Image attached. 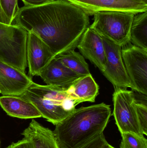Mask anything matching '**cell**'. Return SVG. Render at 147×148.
I'll return each instance as SVG.
<instances>
[{"label":"cell","instance_id":"1","mask_svg":"<svg viewBox=\"0 0 147 148\" xmlns=\"http://www.w3.org/2000/svg\"><path fill=\"white\" fill-rule=\"evenodd\" d=\"M14 21L16 25L39 36L55 56L75 50L90 26L89 16L67 0L23 6L19 8Z\"/></svg>","mask_w":147,"mask_h":148},{"label":"cell","instance_id":"2","mask_svg":"<svg viewBox=\"0 0 147 148\" xmlns=\"http://www.w3.org/2000/svg\"><path fill=\"white\" fill-rule=\"evenodd\" d=\"M111 115L104 103L75 109L53 131L60 148H78L103 133Z\"/></svg>","mask_w":147,"mask_h":148},{"label":"cell","instance_id":"3","mask_svg":"<svg viewBox=\"0 0 147 148\" xmlns=\"http://www.w3.org/2000/svg\"><path fill=\"white\" fill-rule=\"evenodd\" d=\"M27 37L21 27L0 23V61L25 73Z\"/></svg>","mask_w":147,"mask_h":148},{"label":"cell","instance_id":"4","mask_svg":"<svg viewBox=\"0 0 147 148\" xmlns=\"http://www.w3.org/2000/svg\"><path fill=\"white\" fill-rule=\"evenodd\" d=\"M133 13L105 11L94 15V21L89 27L103 37L121 47L130 42Z\"/></svg>","mask_w":147,"mask_h":148},{"label":"cell","instance_id":"5","mask_svg":"<svg viewBox=\"0 0 147 148\" xmlns=\"http://www.w3.org/2000/svg\"><path fill=\"white\" fill-rule=\"evenodd\" d=\"M113 101V115L121 134L132 133L144 135L138 120L133 92L123 88H116Z\"/></svg>","mask_w":147,"mask_h":148},{"label":"cell","instance_id":"6","mask_svg":"<svg viewBox=\"0 0 147 148\" xmlns=\"http://www.w3.org/2000/svg\"><path fill=\"white\" fill-rule=\"evenodd\" d=\"M122 56L131 88L147 96V50L129 42L122 47Z\"/></svg>","mask_w":147,"mask_h":148},{"label":"cell","instance_id":"7","mask_svg":"<svg viewBox=\"0 0 147 148\" xmlns=\"http://www.w3.org/2000/svg\"><path fill=\"white\" fill-rule=\"evenodd\" d=\"M106 55L104 75L115 88H131V84L122 56V47L109 39L102 36Z\"/></svg>","mask_w":147,"mask_h":148},{"label":"cell","instance_id":"8","mask_svg":"<svg viewBox=\"0 0 147 148\" xmlns=\"http://www.w3.org/2000/svg\"><path fill=\"white\" fill-rule=\"evenodd\" d=\"M88 15L101 11L127 12L134 14L147 11V0H67Z\"/></svg>","mask_w":147,"mask_h":148},{"label":"cell","instance_id":"9","mask_svg":"<svg viewBox=\"0 0 147 148\" xmlns=\"http://www.w3.org/2000/svg\"><path fill=\"white\" fill-rule=\"evenodd\" d=\"M28 89L39 95L45 103L65 119L76 109L77 104L68 95L66 90L53 85L33 83Z\"/></svg>","mask_w":147,"mask_h":148},{"label":"cell","instance_id":"10","mask_svg":"<svg viewBox=\"0 0 147 148\" xmlns=\"http://www.w3.org/2000/svg\"><path fill=\"white\" fill-rule=\"evenodd\" d=\"M48 46L37 35L28 32L26 59L30 76H39L54 57Z\"/></svg>","mask_w":147,"mask_h":148},{"label":"cell","instance_id":"11","mask_svg":"<svg viewBox=\"0 0 147 148\" xmlns=\"http://www.w3.org/2000/svg\"><path fill=\"white\" fill-rule=\"evenodd\" d=\"M33 83L25 73L0 61V92L3 95L21 96Z\"/></svg>","mask_w":147,"mask_h":148},{"label":"cell","instance_id":"12","mask_svg":"<svg viewBox=\"0 0 147 148\" xmlns=\"http://www.w3.org/2000/svg\"><path fill=\"white\" fill-rule=\"evenodd\" d=\"M77 48L83 56L96 66L101 72L106 64V55L102 37L91 28H87Z\"/></svg>","mask_w":147,"mask_h":148},{"label":"cell","instance_id":"13","mask_svg":"<svg viewBox=\"0 0 147 148\" xmlns=\"http://www.w3.org/2000/svg\"><path fill=\"white\" fill-rule=\"evenodd\" d=\"M39 76L47 85L58 86L67 90L77 79L83 75L73 72L54 56L41 70Z\"/></svg>","mask_w":147,"mask_h":148},{"label":"cell","instance_id":"14","mask_svg":"<svg viewBox=\"0 0 147 148\" xmlns=\"http://www.w3.org/2000/svg\"><path fill=\"white\" fill-rule=\"evenodd\" d=\"M0 105L8 115L12 117L25 119L41 117L36 107L20 96L0 97Z\"/></svg>","mask_w":147,"mask_h":148},{"label":"cell","instance_id":"15","mask_svg":"<svg viewBox=\"0 0 147 148\" xmlns=\"http://www.w3.org/2000/svg\"><path fill=\"white\" fill-rule=\"evenodd\" d=\"M99 89V86L90 74L77 79L66 90V92L77 105L84 102H94Z\"/></svg>","mask_w":147,"mask_h":148},{"label":"cell","instance_id":"16","mask_svg":"<svg viewBox=\"0 0 147 148\" xmlns=\"http://www.w3.org/2000/svg\"><path fill=\"white\" fill-rule=\"evenodd\" d=\"M22 134L31 143L33 148H60L53 132L35 120H32Z\"/></svg>","mask_w":147,"mask_h":148},{"label":"cell","instance_id":"17","mask_svg":"<svg viewBox=\"0 0 147 148\" xmlns=\"http://www.w3.org/2000/svg\"><path fill=\"white\" fill-rule=\"evenodd\" d=\"M130 42L147 50V11L135 15L130 29Z\"/></svg>","mask_w":147,"mask_h":148},{"label":"cell","instance_id":"18","mask_svg":"<svg viewBox=\"0 0 147 148\" xmlns=\"http://www.w3.org/2000/svg\"><path fill=\"white\" fill-rule=\"evenodd\" d=\"M61 61L63 65L81 75L91 74L88 64L83 56L75 50H70L55 56Z\"/></svg>","mask_w":147,"mask_h":148},{"label":"cell","instance_id":"19","mask_svg":"<svg viewBox=\"0 0 147 148\" xmlns=\"http://www.w3.org/2000/svg\"><path fill=\"white\" fill-rule=\"evenodd\" d=\"M120 148H147V140L144 135L132 133L121 134Z\"/></svg>","mask_w":147,"mask_h":148},{"label":"cell","instance_id":"20","mask_svg":"<svg viewBox=\"0 0 147 148\" xmlns=\"http://www.w3.org/2000/svg\"><path fill=\"white\" fill-rule=\"evenodd\" d=\"M135 108L139 123L142 134L143 135H147V103L136 101Z\"/></svg>","mask_w":147,"mask_h":148},{"label":"cell","instance_id":"21","mask_svg":"<svg viewBox=\"0 0 147 148\" xmlns=\"http://www.w3.org/2000/svg\"><path fill=\"white\" fill-rule=\"evenodd\" d=\"M2 8L9 19L13 22L18 8V0H0Z\"/></svg>","mask_w":147,"mask_h":148},{"label":"cell","instance_id":"22","mask_svg":"<svg viewBox=\"0 0 147 148\" xmlns=\"http://www.w3.org/2000/svg\"><path fill=\"white\" fill-rule=\"evenodd\" d=\"M108 144L104 133L91 139L77 148H105Z\"/></svg>","mask_w":147,"mask_h":148},{"label":"cell","instance_id":"23","mask_svg":"<svg viewBox=\"0 0 147 148\" xmlns=\"http://www.w3.org/2000/svg\"><path fill=\"white\" fill-rule=\"evenodd\" d=\"M25 6L36 7L47 4L54 1V0H21Z\"/></svg>","mask_w":147,"mask_h":148},{"label":"cell","instance_id":"24","mask_svg":"<svg viewBox=\"0 0 147 148\" xmlns=\"http://www.w3.org/2000/svg\"><path fill=\"white\" fill-rule=\"evenodd\" d=\"M6 148H33L30 142L23 138L17 142L14 143Z\"/></svg>","mask_w":147,"mask_h":148},{"label":"cell","instance_id":"25","mask_svg":"<svg viewBox=\"0 0 147 148\" xmlns=\"http://www.w3.org/2000/svg\"><path fill=\"white\" fill-rule=\"evenodd\" d=\"M0 23L3 24L10 25L12 24V22L9 19L8 17L6 15V14L4 13L1 3H0Z\"/></svg>","mask_w":147,"mask_h":148},{"label":"cell","instance_id":"26","mask_svg":"<svg viewBox=\"0 0 147 148\" xmlns=\"http://www.w3.org/2000/svg\"><path fill=\"white\" fill-rule=\"evenodd\" d=\"M105 148H115L113 147V146H111L110 144H108V145L105 147Z\"/></svg>","mask_w":147,"mask_h":148},{"label":"cell","instance_id":"27","mask_svg":"<svg viewBox=\"0 0 147 148\" xmlns=\"http://www.w3.org/2000/svg\"><path fill=\"white\" fill-rule=\"evenodd\" d=\"M0 94H1V92H0Z\"/></svg>","mask_w":147,"mask_h":148}]
</instances>
